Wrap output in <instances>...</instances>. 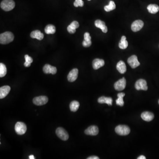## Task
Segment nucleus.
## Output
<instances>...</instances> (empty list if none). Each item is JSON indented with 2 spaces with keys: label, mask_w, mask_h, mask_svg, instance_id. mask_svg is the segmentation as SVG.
I'll use <instances>...</instances> for the list:
<instances>
[{
  "label": "nucleus",
  "mask_w": 159,
  "mask_h": 159,
  "mask_svg": "<svg viewBox=\"0 0 159 159\" xmlns=\"http://www.w3.org/2000/svg\"><path fill=\"white\" fill-rule=\"evenodd\" d=\"M95 25L96 27L100 28L101 29L102 31L103 32L107 33L108 31L107 28L105 25V23L104 22L101 21L100 20H97L95 21Z\"/></svg>",
  "instance_id": "16"
},
{
  "label": "nucleus",
  "mask_w": 159,
  "mask_h": 159,
  "mask_svg": "<svg viewBox=\"0 0 159 159\" xmlns=\"http://www.w3.org/2000/svg\"><path fill=\"white\" fill-rule=\"evenodd\" d=\"M56 134L58 137L63 140H67L69 139V135L67 131L62 127H59L56 130Z\"/></svg>",
  "instance_id": "5"
},
{
  "label": "nucleus",
  "mask_w": 159,
  "mask_h": 159,
  "mask_svg": "<svg viewBox=\"0 0 159 159\" xmlns=\"http://www.w3.org/2000/svg\"><path fill=\"white\" fill-rule=\"evenodd\" d=\"M158 103H159V101H158Z\"/></svg>",
  "instance_id": "37"
},
{
  "label": "nucleus",
  "mask_w": 159,
  "mask_h": 159,
  "mask_svg": "<svg viewBox=\"0 0 159 159\" xmlns=\"http://www.w3.org/2000/svg\"><path fill=\"white\" fill-rule=\"evenodd\" d=\"M126 39L127 38L125 36H123L121 38V40L118 44L119 47L121 49H125L128 46V43Z\"/></svg>",
  "instance_id": "22"
},
{
  "label": "nucleus",
  "mask_w": 159,
  "mask_h": 159,
  "mask_svg": "<svg viewBox=\"0 0 159 159\" xmlns=\"http://www.w3.org/2000/svg\"><path fill=\"white\" fill-rule=\"evenodd\" d=\"M147 10L150 13L155 14L159 10V7L156 4H150L147 7Z\"/></svg>",
  "instance_id": "21"
},
{
  "label": "nucleus",
  "mask_w": 159,
  "mask_h": 159,
  "mask_svg": "<svg viewBox=\"0 0 159 159\" xmlns=\"http://www.w3.org/2000/svg\"><path fill=\"white\" fill-rule=\"evenodd\" d=\"M11 88L9 86L6 85L0 88V98L3 99L8 95L10 91Z\"/></svg>",
  "instance_id": "14"
},
{
  "label": "nucleus",
  "mask_w": 159,
  "mask_h": 159,
  "mask_svg": "<svg viewBox=\"0 0 159 159\" xmlns=\"http://www.w3.org/2000/svg\"><path fill=\"white\" fill-rule=\"evenodd\" d=\"M88 1H91V0H88Z\"/></svg>",
  "instance_id": "38"
},
{
  "label": "nucleus",
  "mask_w": 159,
  "mask_h": 159,
  "mask_svg": "<svg viewBox=\"0 0 159 159\" xmlns=\"http://www.w3.org/2000/svg\"><path fill=\"white\" fill-rule=\"evenodd\" d=\"M82 45L85 47H89L91 45H92L91 41H86V40H84L83 41V43H82Z\"/></svg>",
  "instance_id": "30"
},
{
  "label": "nucleus",
  "mask_w": 159,
  "mask_h": 159,
  "mask_svg": "<svg viewBox=\"0 0 159 159\" xmlns=\"http://www.w3.org/2000/svg\"><path fill=\"white\" fill-rule=\"evenodd\" d=\"M98 103H106L109 105H112L113 100L111 97H106L105 96H101L98 99Z\"/></svg>",
  "instance_id": "20"
},
{
  "label": "nucleus",
  "mask_w": 159,
  "mask_h": 159,
  "mask_svg": "<svg viewBox=\"0 0 159 159\" xmlns=\"http://www.w3.org/2000/svg\"><path fill=\"white\" fill-rule=\"evenodd\" d=\"M14 36L11 32H7L0 35V43L1 44H6L13 41Z\"/></svg>",
  "instance_id": "1"
},
{
  "label": "nucleus",
  "mask_w": 159,
  "mask_h": 159,
  "mask_svg": "<svg viewBox=\"0 0 159 159\" xmlns=\"http://www.w3.org/2000/svg\"><path fill=\"white\" fill-rule=\"evenodd\" d=\"M48 101V99L46 96L36 97L33 100V103L37 106H42L46 104Z\"/></svg>",
  "instance_id": "6"
},
{
  "label": "nucleus",
  "mask_w": 159,
  "mask_h": 159,
  "mask_svg": "<svg viewBox=\"0 0 159 159\" xmlns=\"http://www.w3.org/2000/svg\"><path fill=\"white\" fill-rule=\"evenodd\" d=\"M141 118L146 122H150L153 120L154 116L153 114L149 112H143L141 114Z\"/></svg>",
  "instance_id": "17"
},
{
  "label": "nucleus",
  "mask_w": 159,
  "mask_h": 159,
  "mask_svg": "<svg viewBox=\"0 0 159 159\" xmlns=\"http://www.w3.org/2000/svg\"><path fill=\"white\" fill-rule=\"evenodd\" d=\"M29 159H35V158H34V156L33 155H31L30 156H29Z\"/></svg>",
  "instance_id": "36"
},
{
  "label": "nucleus",
  "mask_w": 159,
  "mask_h": 159,
  "mask_svg": "<svg viewBox=\"0 0 159 159\" xmlns=\"http://www.w3.org/2000/svg\"><path fill=\"white\" fill-rule=\"evenodd\" d=\"M116 8V4L112 1H110L109 5L105 6L104 7V10L107 12H109L113 10H115Z\"/></svg>",
  "instance_id": "26"
},
{
  "label": "nucleus",
  "mask_w": 159,
  "mask_h": 159,
  "mask_svg": "<svg viewBox=\"0 0 159 159\" xmlns=\"http://www.w3.org/2000/svg\"><path fill=\"white\" fill-rule=\"evenodd\" d=\"M15 131L17 134L22 135L24 134L27 131V128L26 124L23 122H18L16 124L15 127Z\"/></svg>",
  "instance_id": "4"
},
{
  "label": "nucleus",
  "mask_w": 159,
  "mask_h": 159,
  "mask_svg": "<svg viewBox=\"0 0 159 159\" xmlns=\"http://www.w3.org/2000/svg\"><path fill=\"white\" fill-rule=\"evenodd\" d=\"M15 6V3L13 0H3L1 3V7L5 11H10Z\"/></svg>",
  "instance_id": "2"
},
{
  "label": "nucleus",
  "mask_w": 159,
  "mask_h": 159,
  "mask_svg": "<svg viewBox=\"0 0 159 159\" xmlns=\"http://www.w3.org/2000/svg\"><path fill=\"white\" fill-rule=\"evenodd\" d=\"M116 69L120 74H123L127 71V66L123 61H120L117 64Z\"/></svg>",
  "instance_id": "18"
},
{
  "label": "nucleus",
  "mask_w": 159,
  "mask_h": 159,
  "mask_svg": "<svg viewBox=\"0 0 159 159\" xmlns=\"http://www.w3.org/2000/svg\"><path fill=\"white\" fill-rule=\"evenodd\" d=\"M30 36L32 38L36 39L38 40H41L43 39L44 34L39 30H35L32 32Z\"/></svg>",
  "instance_id": "19"
},
{
  "label": "nucleus",
  "mask_w": 159,
  "mask_h": 159,
  "mask_svg": "<svg viewBox=\"0 0 159 159\" xmlns=\"http://www.w3.org/2000/svg\"><path fill=\"white\" fill-rule=\"evenodd\" d=\"M44 73L46 74H55L57 73V68L54 66H51L50 65L46 64L43 68Z\"/></svg>",
  "instance_id": "13"
},
{
  "label": "nucleus",
  "mask_w": 159,
  "mask_h": 159,
  "mask_svg": "<svg viewBox=\"0 0 159 159\" xmlns=\"http://www.w3.org/2000/svg\"><path fill=\"white\" fill-rule=\"evenodd\" d=\"M146 159V158H145V156H144L141 155L140 156H139L138 157V159Z\"/></svg>",
  "instance_id": "35"
},
{
  "label": "nucleus",
  "mask_w": 159,
  "mask_h": 159,
  "mask_svg": "<svg viewBox=\"0 0 159 159\" xmlns=\"http://www.w3.org/2000/svg\"><path fill=\"white\" fill-rule=\"evenodd\" d=\"M116 133L121 136L128 135L130 132V129L126 125H118L115 129Z\"/></svg>",
  "instance_id": "3"
},
{
  "label": "nucleus",
  "mask_w": 159,
  "mask_h": 159,
  "mask_svg": "<svg viewBox=\"0 0 159 159\" xmlns=\"http://www.w3.org/2000/svg\"><path fill=\"white\" fill-rule=\"evenodd\" d=\"M84 40L87 41H91V37L89 33H85V34H84Z\"/></svg>",
  "instance_id": "32"
},
{
  "label": "nucleus",
  "mask_w": 159,
  "mask_h": 159,
  "mask_svg": "<svg viewBox=\"0 0 159 159\" xmlns=\"http://www.w3.org/2000/svg\"><path fill=\"white\" fill-rule=\"evenodd\" d=\"M125 96V93H123V92L118 93V94L117 96L118 98L116 100V103L117 105H119V106H121V107L123 106L124 102L123 98Z\"/></svg>",
  "instance_id": "25"
},
{
  "label": "nucleus",
  "mask_w": 159,
  "mask_h": 159,
  "mask_svg": "<svg viewBox=\"0 0 159 159\" xmlns=\"http://www.w3.org/2000/svg\"><path fill=\"white\" fill-rule=\"evenodd\" d=\"M87 159H99V157L98 156H89L87 158Z\"/></svg>",
  "instance_id": "34"
},
{
  "label": "nucleus",
  "mask_w": 159,
  "mask_h": 159,
  "mask_svg": "<svg viewBox=\"0 0 159 159\" xmlns=\"http://www.w3.org/2000/svg\"><path fill=\"white\" fill-rule=\"evenodd\" d=\"M105 64L104 61L100 59H96L93 61L92 66L94 70H98Z\"/></svg>",
  "instance_id": "15"
},
{
  "label": "nucleus",
  "mask_w": 159,
  "mask_h": 159,
  "mask_svg": "<svg viewBox=\"0 0 159 159\" xmlns=\"http://www.w3.org/2000/svg\"><path fill=\"white\" fill-rule=\"evenodd\" d=\"M143 22L141 20H137L134 22L131 25V29L134 32H137L141 30L143 27Z\"/></svg>",
  "instance_id": "10"
},
{
  "label": "nucleus",
  "mask_w": 159,
  "mask_h": 159,
  "mask_svg": "<svg viewBox=\"0 0 159 159\" xmlns=\"http://www.w3.org/2000/svg\"><path fill=\"white\" fill-rule=\"evenodd\" d=\"M67 30L68 32L70 34H74L76 32V29L73 28L70 25H69L67 27Z\"/></svg>",
  "instance_id": "33"
},
{
  "label": "nucleus",
  "mask_w": 159,
  "mask_h": 159,
  "mask_svg": "<svg viewBox=\"0 0 159 159\" xmlns=\"http://www.w3.org/2000/svg\"><path fill=\"white\" fill-rule=\"evenodd\" d=\"M79 107H80V103L77 101H73L70 103V109L71 112H76L78 110Z\"/></svg>",
  "instance_id": "23"
},
{
  "label": "nucleus",
  "mask_w": 159,
  "mask_h": 159,
  "mask_svg": "<svg viewBox=\"0 0 159 159\" xmlns=\"http://www.w3.org/2000/svg\"><path fill=\"white\" fill-rule=\"evenodd\" d=\"M78 69H76V68L73 69L69 73L68 76H67L68 81L70 82H73L75 81L78 77Z\"/></svg>",
  "instance_id": "12"
},
{
  "label": "nucleus",
  "mask_w": 159,
  "mask_h": 159,
  "mask_svg": "<svg viewBox=\"0 0 159 159\" xmlns=\"http://www.w3.org/2000/svg\"><path fill=\"white\" fill-rule=\"evenodd\" d=\"M128 63L133 69H135L139 66L140 63L138 59V57L136 55H134L129 58L127 60Z\"/></svg>",
  "instance_id": "9"
},
{
  "label": "nucleus",
  "mask_w": 159,
  "mask_h": 159,
  "mask_svg": "<svg viewBox=\"0 0 159 159\" xmlns=\"http://www.w3.org/2000/svg\"><path fill=\"white\" fill-rule=\"evenodd\" d=\"M25 62L24 63V66L26 67H30L31 63L33 62V59L27 54L25 55Z\"/></svg>",
  "instance_id": "28"
},
{
  "label": "nucleus",
  "mask_w": 159,
  "mask_h": 159,
  "mask_svg": "<svg viewBox=\"0 0 159 159\" xmlns=\"http://www.w3.org/2000/svg\"><path fill=\"white\" fill-rule=\"evenodd\" d=\"M126 86V80L124 77L120 79L115 83L114 87L116 90L119 91L123 90L125 89Z\"/></svg>",
  "instance_id": "8"
},
{
  "label": "nucleus",
  "mask_w": 159,
  "mask_h": 159,
  "mask_svg": "<svg viewBox=\"0 0 159 159\" xmlns=\"http://www.w3.org/2000/svg\"><path fill=\"white\" fill-rule=\"evenodd\" d=\"M135 87L137 90L146 91L148 89V86L147 85V82L144 79H139L136 81L135 83Z\"/></svg>",
  "instance_id": "7"
},
{
  "label": "nucleus",
  "mask_w": 159,
  "mask_h": 159,
  "mask_svg": "<svg viewBox=\"0 0 159 159\" xmlns=\"http://www.w3.org/2000/svg\"><path fill=\"white\" fill-rule=\"evenodd\" d=\"M84 5V2L83 0H75L74 2V6L76 7H83Z\"/></svg>",
  "instance_id": "29"
},
{
  "label": "nucleus",
  "mask_w": 159,
  "mask_h": 159,
  "mask_svg": "<svg viewBox=\"0 0 159 159\" xmlns=\"http://www.w3.org/2000/svg\"><path fill=\"white\" fill-rule=\"evenodd\" d=\"M7 74V69L5 65L1 63L0 64V77H3L6 75Z\"/></svg>",
  "instance_id": "27"
},
{
  "label": "nucleus",
  "mask_w": 159,
  "mask_h": 159,
  "mask_svg": "<svg viewBox=\"0 0 159 159\" xmlns=\"http://www.w3.org/2000/svg\"><path fill=\"white\" fill-rule=\"evenodd\" d=\"M70 25L73 28H74V29H75L78 28L79 27V23H78V22L76 21H74L73 22L71 23V24H70Z\"/></svg>",
  "instance_id": "31"
},
{
  "label": "nucleus",
  "mask_w": 159,
  "mask_h": 159,
  "mask_svg": "<svg viewBox=\"0 0 159 159\" xmlns=\"http://www.w3.org/2000/svg\"><path fill=\"white\" fill-rule=\"evenodd\" d=\"M45 33L47 34H53L56 32L55 26L51 24H49L46 26L45 28Z\"/></svg>",
  "instance_id": "24"
},
{
  "label": "nucleus",
  "mask_w": 159,
  "mask_h": 159,
  "mask_svg": "<svg viewBox=\"0 0 159 159\" xmlns=\"http://www.w3.org/2000/svg\"><path fill=\"white\" fill-rule=\"evenodd\" d=\"M86 135L96 136L99 133V129L96 126H91L88 127L85 131Z\"/></svg>",
  "instance_id": "11"
}]
</instances>
